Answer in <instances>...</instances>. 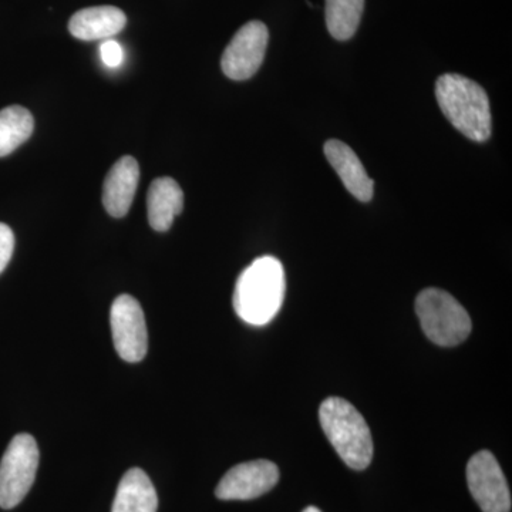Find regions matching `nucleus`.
Masks as SVG:
<instances>
[{"mask_svg":"<svg viewBox=\"0 0 512 512\" xmlns=\"http://www.w3.org/2000/svg\"><path fill=\"white\" fill-rule=\"evenodd\" d=\"M285 291L281 261L274 256H261L239 275L232 303L244 322L264 326L281 311Z\"/></svg>","mask_w":512,"mask_h":512,"instance_id":"nucleus-1","label":"nucleus"},{"mask_svg":"<svg viewBox=\"0 0 512 512\" xmlns=\"http://www.w3.org/2000/svg\"><path fill=\"white\" fill-rule=\"evenodd\" d=\"M436 97L444 116L463 136L477 143L490 138V100L480 84L460 74H443L436 82Z\"/></svg>","mask_w":512,"mask_h":512,"instance_id":"nucleus-2","label":"nucleus"},{"mask_svg":"<svg viewBox=\"0 0 512 512\" xmlns=\"http://www.w3.org/2000/svg\"><path fill=\"white\" fill-rule=\"evenodd\" d=\"M320 426L339 457L352 470L362 471L373 460V440L365 417L348 400L329 397L320 404Z\"/></svg>","mask_w":512,"mask_h":512,"instance_id":"nucleus-3","label":"nucleus"},{"mask_svg":"<svg viewBox=\"0 0 512 512\" xmlns=\"http://www.w3.org/2000/svg\"><path fill=\"white\" fill-rule=\"evenodd\" d=\"M416 313L424 335L443 348L460 345L473 328L464 306L443 289L421 291L416 299Z\"/></svg>","mask_w":512,"mask_h":512,"instance_id":"nucleus-4","label":"nucleus"},{"mask_svg":"<svg viewBox=\"0 0 512 512\" xmlns=\"http://www.w3.org/2000/svg\"><path fill=\"white\" fill-rule=\"evenodd\" d=\"M39 467V447L30 434L10 441L0 461V508L12 510L22 503L35 483Z\"/></svg>","mask_w":512,"mask_h":512,"instance_id":"nucleus-5","label":"nucleus"},{"mask_svg":"<svg viewBox=\"0 0 512 512\" xmlns=\"http://www.w3.org/2000/svg\"><path fill=\"white\" fill-rule=\"evenodd\" d=\"M111 333L116 352L128 363H138L148 350V333L143 308L131 295H120L110 311Z\"/></svg>","mask_w":512,"mask_h":512,"instance_id":"nucleus-6","label":"nucleus"},{"mask_svg":"<svg viewBox=\"0 0 512 512\" xmlns=\"http://www.w3.org/2000/svg\"><path fill=\"white\" fill-rule=\"evenodd\" d=\"M467 483L483 512H511L512 501L507 478L490 451H478L468 461Z\"/></svg>","mask_w":512,"mask_h":512,"instance_id":"nucleus-7","label":"nucleus"},{"mask_svg":"<svg viewBox=\"0 0 512 512\" xmlns=\"http://www.w3.org/2000/svg\"><path fill=\"white\" fill-rule=\"evenodd\" d=\"M269 32L265 23L252 20L235 33L221 59L222 72L231 80L251 79L265 59Z\"/></svg>","mask_w":512,"mask_h":512,"instance_id":"nucleus-8","label":"nucleus"},{"mask_svg":"<svg viewBox=\"0 0 512 512\" xmlns=\"http://www.w3.org/2000/svg\"><path fill=\"white\" fill-rule=\"evenodd\" d=\"M279 468L268 460L248 461L238 464L222 477L215 495L220 500H254L278 484Z\"/></svg>","mask_w":512,"mask_h":512,"instance_id":"nucleus-9","label":"nucleus"},{"mask_svg":"<svg viewBox=\"0 0 512 512\" xmlns=\"http://www.w3.org/2000/svg\"><path fill=\"white\" fill-rule=\"evenodd\" d=\"M138 181H140V167L136 158L121 157L111 167L103 187V205L111 217H126L136 197Z\"/></svg>","mask_w":512,"mask_h":512,"instance_id":"nucleus-10","label":"nucleus"},{"mask_svg":"<svg viewBox=\"0 0 512 512\" xmlns=\"http://www.w3.org/2000/svg\"><path fill=\"white\" fill-rule=\"evenodd\" d=\"M325 156L333 170L339 175L346 190L362 202L372 201L373 183L372 178L367 175L362 161L356 156L355 151L339 140H329L323 147Z\"/></svg>","mask_w":512,"mask_h":512,"instance_id":"nucleus-11","label":"nucleus"},{"mask_svg":"<svg viewBox=\"0 0 512 512\" xmlns=\"http://www.w3.org/2000/svg\"><path fill=\"white\" fill-rule=\"evenodd\" d=\"M123 10L114 6H96L74 13L69 22V32L76 39L107 40L126 28Z\"/></svg>","mask_w":512,"mask_h":512,"instance_id":"nucleus-12","label":"nucleus"},{"mask_svg":"<svg viewBox=\"0 0 512 512\" xmlns=\"http://www.w3.org/2000/svg\"><path fill=\"white\" fill-rule=\"evenodd\" d=\"M184 192L170 177L157 178L148 188L147 211L151 228L165 232L183 212Z\"/></svg>","mask_w":512,"mask_h":512,"instance_id":"nucleus-13","label":"nucleus"},{"mask_svg":"<svg viewBox=\"0 0 512 512\" xmlns=\"http://www.w3.org/2000/svg\"><path fill=\"white\" fill-rule=\"evenodd\" d=\"M158 497L150 478L140 468H131L121 478L111 512H157Z\"/></svg>","mask_w":512,"mask_h":512,"instance_id":"nucleus-14","label":"nucleus"},{"mask_svg":"<svg viewBox=\"0 0 512 512\" xmlns=\"http://www.w3.org/2000/svg\"><path fill=\"white\" fill-rule=\"evenodd\" d=\"M35 120L22 106L0 110V157L9 156L32 136Z\"/></svg>","mask_w":512,"mask_h":512,"instance_id":"nucleus-15","label":"nucleus"},{"mask_svg":"<svg viewBox=\"0 0 512 512\" xmlns=\"http://www.w3.org/2000/svg\"><path fill=\"white\" fill-rule=\"evenodd\" d=\"M365 0H326V25L336 40H349L362 19Z\"/></svg>","mask_w":512,"mask_h":512,"instance_id":"nucleus-16","label":"nucleus"},{"mask_svg":"<svg viewBox=\"0 0 512 512\" xmlns=\"http://www.w3.org/2000/svg\"><path fill=\"white\" fill-rule=\"evenodd\" d=\"M15 249V235L12 229L0 222V274L5 271Z\"/></svg>","mask_w":512,"mask_h":512,"instance_id":"nucleus-17","label":"nucleus"},{"mask_svg":"<svg viewBox=\"0 0 512 512\" xmlns=\"http://www.w3.org/2000/svg\"><path fill=\"white\" fill-rule=\"evenodd\" d=\"M101 59L109 67H119L123 62V49L116 40L107 39L100 47Z\"/></svg>","mask_w":512,"mask_h":512,"instance_id":"nucleus-18","label":"nucleus"},{"mask_svg":"<svg viewBox=\"0 0 512 512\" xmlns=\"http://www.w3.org/2000/svg\"><path fill=\"white\" fill-rule=\"evenodd\" d=\"M302 512H322L319 510V508H316V507H308V508H305V510H303Z\"/></svg>","mask_w":512,"mask_h":512,"instance_id":"nucleus-19","label":"nucleus"}]
</instances>
